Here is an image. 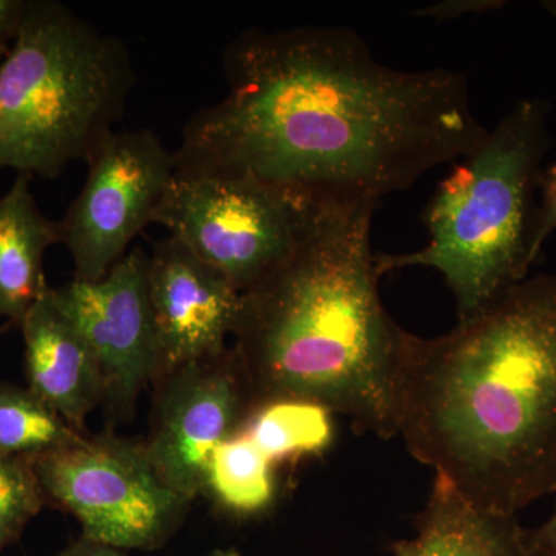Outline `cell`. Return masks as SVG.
<instances>
[{
    "label": "cell",
    "mask_w": 556,
    "mask_h": 556,
    "mask_svg": "<svg viewBox=\"0 0 556 556\" xmlns=\"http://www.w3.org/2000/svg\"><path fill=\"white\" fill-rule=\"evenodd\" d=\"M223 68L228 93L186 124L177 174L379 204L486 134L464 73L387 67L345 28L248 30L229 43Z\"/></svg>",
    "instance_id": "cell-1"
},
{
    "label": "cell",
    "mask_w": 556,
    "mask_h": 556,
    "mask_svg": "<svg viewBox=\"0 0 556 556\" xmlns=\"http://www.w3.org/2000/svg\"><path fill=\"white\" fill-rule=\"evenodd\" d=\"M397 437L475 506L556 492V277L526 278L439 338L405 336Z\"/></svg>",
    "instance_id": "cell-2"
},
{
    "label": "cell",
    "mask_w": 556,
    "mask_h": 556,
    "mask_svg": "<svg viewBox=\"0 0 556 556\" xmlns=\"http://www.w3.org/2000/svg\"><path fill=\"white\" fill-rule=\"evenodd\" d=\"M375 203H325L291 257L241 295L233 350L255 407L313 402L358 433L397 437L408 331L387 313L371 248Z\"/></svg>",
    "instance_id": "cell-3"
},
{
    "label": "cell",
    "mask_w": 556,
    "mask_h": 556,
    "mask_svg": "<svg viewBox=\"0 0 556 556\" xmlns=\"http://www.w3.org/2000/svg\"><path fill=\"white\" fill-rule=\"evenodd\" d=\"M548 108L519 101L477 148L457 160L428 201V243L408 254H376L379 276L431 268L456 302L457 321L484 313L526 280L541 163L551 146Z\"/></svg>",
    "instance_id": "cell-4"
},
{
    "label": "cell",
    "mask_w": 556,
    "mask_h": 556,
    "mask_svg": "<svg viewBox=\"0 0 556 556\" xmlns=\"http://www.w3.org/2000/svg\"><path fill=\"white\" fill-rule=\"evenodd\" d=\"M134 84L121 40L60 2L27 0L0 61V170L53 179L73 161L89 163Z\"/></svg>",
    "instance_id": "cell-5"
},
{
    "label": "cell",
    "mask_w": 556,
    "mask_h": 556,
    "mask_svg": "<svg viewBox=\"0 0 556 556\" xmlns=\"http://www.w3.org/2000/svg\"><path fill=\"white\" fill-rule=\"evenodd\" d=\"M325 203L252 179L175 172L153 223L244 294L291 257Z\"/></svg>",
    "instance_id": "cell-6"
},
{
    "label": "cell",
    "mask_w": 556,
    "mask_h": 556,
    "mask_svg": "<svg viewBox=\"0 0 556 556\" xmlns=\"http://www.w3.org/2000/svg\"><path fill=\"white\" fill-rule=\"evenodd\" d=\"M47 503L68 511L83 536L118 551H155L185 521L190 501L163 481L144 442L80 437L30 459Z\"/></svg>",
    "instance_id": "cell-7"
},
{
    "label": "cell",
    "mask_w": 556,
    "mask_h": 556,
    "mask_svg": "<svg viewBox=\"0 0 556 556\" xmlns=\"http://www.w3.org/2000/svg\"><path fill=\"white\" fill-rule=\"evenodd\" d=\"M87 166L86 185L56 228L76 280L100 281L153 223L177 164L152 130L141 129L113 131Z\"/></svg>",
    "instance_id": "cell-8"
},
{
    "label": "cell",
    "mask_w": 556,
    "mask_h": 556,
    "mask_svg": "<svg viewBox=\"0 0 556 556\" xmlns=\"http://www.w3.org/2000/svg\"><path fill=\"white\" fill-rule=\"evenodd\" d=\"M152 431L146 452L159 477L192 503L206 492L215 450L239 433L255 408L233 346L153 383Z\"/></svg>",
    "instance_id": "cell-9"
},
{
    "label": "cell",
    "mask_w": 556,
    "mask_h": 556,
    "mask_svg": "<svg viewBox=\"0 0 556 556\" xmlns=\"http://www.w3.org/2000/svg\"><path fill=\"white\" fill-rule=\"evenodd\" d=\"M149 254L127 252L100 281L73 278L50 288L51 299L73 321L100 367L109 419L126 422L159 365L148 285Z\"/></svg>",
    "instance_id": "cell-10"
},
{
    "label": "cell",
    "mask_w": 556,
    "mask_h": 556,
    "mask_svg": "<svg viewBox=\"0 0 556 556\" xmlns=\"http://www.w3.org/2000/svg\"><path fill=\"white\" fill-rule=\"evenodd\" d=\"M148 285L159 351L152 386L228 350L243 294L219 270L169 237L149 254Z\"/></svg>",
    "instance_id": "cell-11"
},
{
    "label": "cell",
    "mask_w": 556,
    "mask_h": 556,
    "mask_svg": "<svg viewBox=\"0 0 556 556\" xmlns=\"http://www.w3.org/2000/svg\"><path fill=\"white\" fill-rule=\"evenodd\" d=\"M28 390L78 433L104 401V383L89 345L51 299L36 303L21 324Z\"/></svg>",
    "instance_id": "cell-12"
},
{
    "label": "cell",
    "mask_w": 556,
    "mask_h": 556,
    "mask_svg": "<svg viewBox=\"0 0 556 556\" xmlns=\"http://www.w3.org/2000/svg\"><path fill=\"white\" fill-rule=\"evenodd\" d=\"M394 556H529L527 530L517 517L493 514L460 495L447 479L434 478L416 533L393 543Z\"/></svg>",
    "instance_id": "cell-13"
},
{
    "label": "cell",
    "mask_w": 556,
    "mask_h": 556,
    "mask_svg": "<svg viewBox=\"0 0 556 556\" xmlns=\"http://www.w3.org/2000/svg\"><path fill=\"white\" fill-rule=\"evenodd\" d=\"M60 243L56 223L40 212L30 178L17 175L0 199V318L21 327L28 311L46 298L43 255Z\"/></svg>",
    "instance_id": "cell-14"
},
{
    "label": "cell",
    "mask_w": 556,
    "mask_h": 556,
    "mask_svg": "<svg viewBox=\"0 0 556 556\" xmlns=\"http://www.w3.org/2000/svg\"><path fill=\"white\" fill-rule=\"evenodd\" d=\"M206 490L233 517H260L276 501V464L240 430L212 455Z\"/></svg>",
    "instance_id": "cell-15"
},
{
    "label": "cell",
    "mask_w": 556,
    "mask_h": 556,
    "mask_svg": "<svg viewBox=\"0 0 556 556\" xmlns=\"http://www.w3.org/2000/svg\"><path fill=\"white\" fill-rule=\"evenodd\" d=\"M332 416L313 402L280 399L252 409L241 430L278 466L327 452L334 441Z\"/></svg>",
    "instance_id": "cell-16"
},
{
    "label": "cell",
    "mask_w": 556,
    "mask_h": 556,
    "mask_svg": "<svg viewBox=\"0 0 556 556\" xmlns=\"http://www.w3.org/2000/svg\"><path fill=\"white\" fill-rule=\"evenodd\" d=\"M80 437L28 388L0 386V453L35 459Z\"/></svg>",
    "instance_id": "cell-17"
},
{
    "label": "cell",
    "mask_w": 556,
    "mask_h": 556,
    "mask_svg": "<svg viewBox=\"0 0 556 556\" xmlns=\"http://www.w3.org/2000/svg\"><path fill=\"white\" fill-rule=\"evenodd\" d=\"M46 504L30 459L0 453V554L20 540Z\"/></svg>",
    "instance_id": "cell-18"
},
{
    "label": "cell",
    "mask_w": 556,
    "mask_h": 556,
    "mask_svg": "<svg viewBox=\"0 0 556 556\" xmlns=\"http://www.w3.org/2000/svg\"><path fill=\"white\" fill-rule=\"evenodd\" d=\"M538 190L541 197L536 204L532 237V254L535 260L548 237L556 230V163L541 172Z\"/></svg>",
    "instance_id": "cell-19"
},
{
    "label": "cell",
    "mask_w": 556,
    "mask_h": 556,
    "mask_svg": "<svg viewBox=\"0 0 556 556\" xmlns=\"http://www.w3.org/2000/svg\"><path fill=\"white\" fill-rule=\"evenodd\" d=\"M501 5H506V3L496 2V0H452V2H442L417 10L416 16L427 17L431 21L459 20L460 16H467V14H479L501 9Z\"/></svg>",
    "instance_id": "cell-20"
},
{
    "label": "cell",
    "mask_w": 556,
    "mask_h": 556,
    "mask_svg": "<svg viewBox=\"0 0 556 556\" xmlns=\"http://www.w3.org/2000/svg\"><path fill=\"white\" fill-rule=\"evenodd\" d=\"M27 0H0V61L7 56L24 17Z\"/></svg>",
    "instance_id": "cell-21"
},
{
    "label": "cell",
    "mask_w": 556,
    "mask_h": 556,
    "mask_svg": "<svg viewBox=\"0 0 556 556\" xmlns=\"http://www.w3.org/2000/svg\"><path fill=\"white\" fill-rule=\"evenodd\" d=\"M527 552L529 556H556V506L543 526L527 530Z\"/></svg>",
    "instance_id": "cell-22"
},
{
    "label": "cell",
    "mask_w": 556,
    "mask_h": 556,
    "mask_svg": "<svg viewBox=\"0 0 556 556\" xmlns=\"http://www.w3.org/2000/svg\"><path fill=\"white\" fill-rule=\"evenodd\" d=\"M53 556H124L121 551L110 547L108 544L98 543L90 538L80 536L79 540L73 541L67 547L62 548Z\"/></svg>",
    "instance_id": "cell-23"
},
{
    "label": "cell",
    "mask_w": 556,
    "mask_h": 556,
    "mask_svg": "<svg viewBox=\"0 0 556 556\" xmlns=\"http://www.w3.org/2000/svg\"><path fill=\"white\" fill-rule=\"evenodd\" d=\"M206 556H243L240 554L237 548L230 547V548H218V551L212 552V554H208Z\"/></svg>",
    "instance_id": "cell-24"
}]
</instances>
